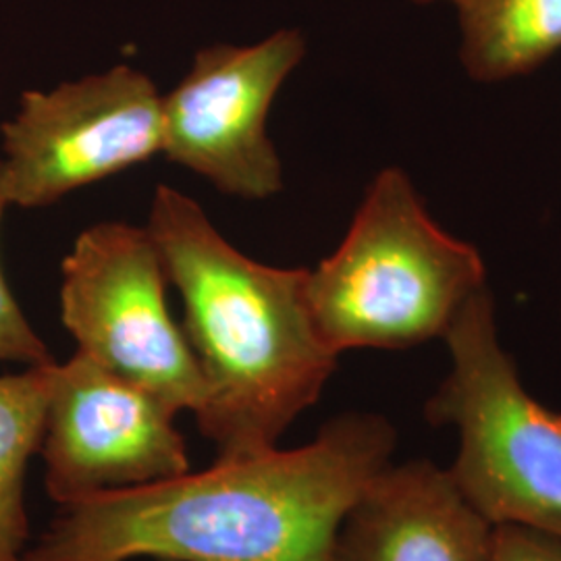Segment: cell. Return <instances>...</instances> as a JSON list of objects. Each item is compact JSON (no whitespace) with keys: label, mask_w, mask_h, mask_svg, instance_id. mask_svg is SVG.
<instances>
[{"label":"cell","mask_w":561,"mask_h":561,"mask_svg":"<svg viewBox=\"0 0 561 561\" xmlns=\"http://www.w3.org/2000/svg\"><path fill=\"white\" fill-rule=\"evenodd\" d=\"M396 449L385 416L345 412L294 449L62 505L23 561H331L341 522Z\"/></svg>","instance_id":"1"},{"label":"cell","mask_w":561,"mask_h":561,"mask_svg":"<svg viewBox=\"0 0 561 561\" xmlns=\"http://www.w3.org/2000/svg\"><path fill=\"white\" fill-rule=\"evenodd\" d=\"M183 301V333L204 382L194 414L219 458L277 447L337 368L306 296V268L252 261L201 204L159 185L146 225Z\"/></svg>","instance_id":"2"},{"label":"cell","mask_w":561,"mask_h":561,"mask_svg":"<svg viewBox=\"0 0 561 561\" xmlns=\"http://www.w3.org/2000/svg\"><path fill=\"white\" fill-rule=\"evenodd\" d=\"M484 287L481 252L439 227L400 167L375 175L340 248L306 277L312 321L337 356L443 340Z\"/></svg>","instance_id":"3"},{"label":"cell","mask_w":561,"mask_h":561,"mask_svg":"<svg viewBox=\"0 0 561 561\" xmlns=\"http://www.w3.org/2000/svg\"><path fill=\"white\" fill-rule=\"evenodd\" d=\"M443 341L451 368L424 403V419L458 437L451 481L491 526L561 537V412L522 385L489 287L463 306Z\"/></svg>","instance_id":"4"},{"label":"cell","mask_w":561,"mask_h":561,"mask_svg":"<svg viewBox=\"0 0 561 561\" xmlns=\"http://www.w3.org/2000/svg\"><path fill=\"white\" fill-rule=\"evenodd\" d=\"M169 275L148 227L96 222L60 264V321L78 350L173 412L196 414L204 382L169 312Z\"/></svg>","instance_id":"5"},{"label":"cell","mask_w":561,"mask_h":561,"mask_svg":"<svg viewBox=\"0 0 561 561\" xmlns=\"http://www.w3.org/2000/svg\"><path fill=\"white\" fill-rule=\"evenodd\" d=\"M0 134L11 206L46 208L162 154V96L144 71L115 65L53 90L23 92Z\"/></svg>","instance_id":"6"},{"label":"cell","mask_w":561,"mask_h":561,"mask_svg":"<svg viewBox=\"0 0 561 561\" xmlns=\"http://www.w3.org/2000/svg\"><path fill=\"white\" fill-rule=\"evenodd\" d=\"M306 55L296 27L254 44H210L162 96V154L221 194L264 201L283 190L279 154L266 117L280 85Z\"/></svg>","instance_id":"7"},{"label":"cell","mask_w":561,"mask_h":561,"mask_svg":"<svg viewBox=\"0 0 561 561\" xmlns=\"http://www.w3.org/2000/svg\"><path fill=\"white\" fill-rule=\"evenodd\" d=\"M178 412L76 352L55 362L41 454L46 491L71 503L190 472Z\"/></svg>","instance_id":"8"},{"label":"cell","mask_w":561,"mask_h":561,"mask_svg":"<svg viewBox=\"0 0 561 561\" xmlns=\"http://www.w3.org/2000/svg\"><path fill=\"white\" fill-rule=\"evenodd\" d=\"M493 526L433 460L391 461L341 522L331 561H491Z\"/></svg>","instance_id":"9"},{"label":"cell","mask_w":561,"mask_h":561,"mask_svg":"<svg viewBox=\"0 0 561 561\" xmlns=\"http://www.w3.org/2000/svg\"><path fill=\"white\" fill-rule=\"evenodd\" d=\"M456 7L460 62L481 83L512 80L561 50V0H447Z\"/></svg>","instance_id":"10"},{"label":"cell","mask_w":561,"mask_h":561,"mask_svg":"<svg viewBox=\"0 0 561 561\" xmlns=\"http://www.w3.org/2000/svg\"><path fill=\"white\" fill-rule=\"evenodd\" d=\"M55 362L0 375V561H23L30 542L25 479L41 454Z\"/></svg>","instance_id":"11"},{"label":"cell","mask_w":561,"mask_h":561,"mask_svg":"<svg viewBox=\"0 0 561 561\" xmlns=\"http://www.w3.org/2000/svg\"><path fill=\"white\" fill-rule=\"evenodd\" d=\"M11 202L7 198L2 167H0V225ZM0 362H15L23 366H41L55 362L50 350L41 335L34 331L32 322L21 310L20 301L15 300L0 264Z\"/></svg>","instance_id":"12"},{"label":"cell","mask_w":561,"mask_h":561,"mask_svg":"<svg viewBox=\"0 0 561 561\" xmlns=\"http://www.w3.org/2000/svg\"><path fill=\"white\" fill-rule=\"evenodd\" d=\"M491 561H561V537L528 526H493Z\"/></svg>","instance_id":"13"},{"label":"cell","mask_w":561,"mask_h":561,"mask_svg":"<svg viewBox=\"0 0 561 561\" xmlns=\"http://www.w3.org/2000/svg\"><path fill=\"white\" fill-rule=\"evenodd\" d=\"M414 4H433V2H442V0H410Z\"/></svg>","instance_id":"14"}]
</instances>
